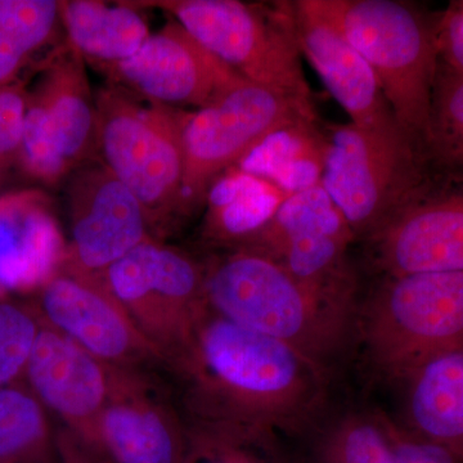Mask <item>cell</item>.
I'll use <instances>...</instances> for the list:
<instances>
[{
  "label": "cell",
  "instance_id": "83f0119b",
  "mask_svg": "<svg viewBox=\"0 0 463 463\" xmlns=\"http://www.w3.org/2000/svg\"><path fill=\"white\" fill-rule=\"evenodd\" d=\"M187 425L182 463H298L277 435L191 420Z\"/></svg>",
  "mask_w": 463,
  "mask_h": 463
},
{
  "label": "cell",
  "instance_id": "4dcf8cb0",
  "mask_svg": "<svg viewBox=\"0 0 463 463\" xmlns=\"http://www.w3.org/2000/svg\"><path fill=\"white\" fill-rule=\"evenodd\" d=\"M385 419L392 449H394L395 463H463V457L430 441L414 437L403 426Z\"/></svg>",
  "mask_w": 463,
  "mask_h": 463
},
{
  "label": "cell",
  "instance_id": "5bb4252c",
  "mask_svg": "<svg viewBox=\"0 0 463 463\" xmlns=\"http://www.w3.org/2000/svg\"><path fill=\"white\" fill-rule=\"evenodd\" d=\"M383 276L463 270V179L430 176L383 227L364 239Z\"/></svg>",
  "mask_w": 463,
  "mask_h": 463
},
{
  "label": "cell",
  "instance_id": "7402d4cb",
  "mask_svg": "<svg viewBox=\"0 0 463 463\" xmlns=\"http://www.w3.org/2000/svg\"><path fill=\"white\" fill-rule=\"evenodd\" d=\"M289 194L239 167L219 176L207 194L203 236L231 249L254 234Z\"/></svg>",
  "mask_w": 463,
  "mask_h": 463
},
{
  "label": "cell",
  "instance_id": "e0dca14e",
  "mask_svg": "<svg viewBox=\"0 0 463 463\" xmlns=\"http://www.w3.org/2000/svg\"><path fill=\"white\" fill-rule=\"evenodd\" d=\"M67 203L71 241L66 259L85 272L105 274L152 237L139 201L102 164H85L69 176Z\"/></svg>",
  "mask_w": 463,
  "mask_h": 463
},
{
  "label": "cell",
  "instance_id": "f546056e",
  "mask_svg": "<svg viewBox=\"0 0 463 463\" xmlns=\"http://www.w3.org/2000/svg\"><path fill=\"white\" fill-rule=\"evenodd\" d=\"M27 85L24 80L0 88V190L12 173H20Z\"/></svg>",
  "mask_w": 463,
  "mask_h": 463
},
{
  "label": "cell",
  "instance_id": "2e32d148",
  "mask_svg": "<svg viewBox=\"0 0 463 463\" xmlns=\"http://www.w3.org/2000/svg\"><path fill=\"white\" fill-rule=\"evenodd\" d=\"M112 379L114 365L43 322L24 381L60 423L61 449L81 447L90 439L111 392Z\"/></svg>",
  "mask_w": 463,
  "mask_h": 463
},
{
  "label": "cell",
  "instance_id": "8992f818",
  "mask_svg": "<svg viewBox=\"0 0 463 463\" xmlns=\"http://www.w3.org/2000/svg\"><path fill=\"white\" fill-rule=\"evenodd\" d=\"M361 315L371 364L404 383L434 356L463 345V270L383 276Z\"/></svg>",
  "mask_w": 463,
  "mask_h": 463
},
{
  "label": "cell",
  "instance_id": "6da1fadb",
  "mask_svg": "<svg viewBox=\"0 0 463 463\" xmlns=\"http://www.w3.org/2000/svg\"><path fill=\"white\" fill-rule=\"evenodd\" d=\"M326 368L294 347L216 315L209 307L167 362L191 421L298 434L322 405Z\"/></svg>",
  "mask_w": 463,
  "mask_h": 463
},
{
  "label": "cell",
  "instance_id": "277c9868",
  "mask_svg": "<svg viewBox=\"0 0 463 463\" xmlns=\"http://www.w3.org/2000/svg\"><path fill=\"white\" fill-rule=\"evenodd\" d=\"M132 7L163 9L210 53L249 83L281 94L318 121L292 27L289 2L136 0Z\"/></svg>",
  "mask_w": 463,
  "mask_h": 463
},
{
  "label": "cell",
  "instance_id": "484cf974",
  "mask_svg": "<svg viewBox=\"0 0 463 463\" xmlns=\"http://www.w3.org/2000/svg\"><path fill=\"white\" fill-rule=\"evenodd\" d=\"M61 26L56 0H0V88L16 83Z\"/></svg>",
  "mask_w": 463,
  "mask_h": 463
},
{
  "label": "cell",
  "instance_id": "52a82bcc",
  "mask_svg": "<svg viewBox=\"0 0 463 463\" xmlns=\"http://www.w3.org/2000/svg\"><path fill=\"white\" fill-rule=\"evenodd\" d=\"M322 187L356 237L397 214L430 179L421 149L402 129L340 124L325 132Z\"/></svg>",
  "mask_w": 463,
  "mask_h": 463
},
{
  "label": "cell",
  "instance_id": "7c38bea8",
  "mask_svg": "<svg viewBox=\"0 0 463 463\" xmlns=\"http://www.w3.org/2000/svg\"><path fill=\"white\" fill-rule=\"evenodd\" d=\"M355 240L322 184L291 194L272 218L233 248L268 255L298 281L355 307L354 274L347 249Z\"/></svg>",
  "mask_w": 463,
  "mask_h": 463
},
{
  "label": "cell",
  "instance_id": "d4e9b609",
  "mask_svg": "<svg viewBox=\"0 0 463 463\" xmlns=\"http://www.w3.org/2000/svg\"><path fill=\"white\" fill-rule=\"evenodd\" d=\"M422 155L430 175L463 179V71L440 61Z\"/></svg>",
  "mask_w": 463,
  "mask_h": 463
},
{
  "label": "cell",
  "instance_id": "30bf717a",
  "mask_svg": "<svg viewBox=\"0 0 463 463\" xmlns=\"http://www.w3.org/2000/svg\"><path fill=\"white\" fill-rule=\"evenodd\" d=\"M118 303L166 364L207 309L205 264L149 237L105 273Z\"/></svg>",
  "mask_w": 463,
  "mask_h": 463
},
{
  "label": "cell",
  "instance_id": "3957f363",
  "mask_svg": "<svg viewBox=\"0 0 463 463\" xmlns=\"http://www.w3.org/2000/svg\"><path fill=\"white\" fill-rule=\"evenodd\" d=\"M364 58L395 120L422 152L439 53L438 16L401 0H307Z\"/></svg>",
  "mask_w": 463,
  "mask_h": 463
},
{
  "label": "cell",
  "instance_id": "9a60e30c",
  "mask_svg": "<svg viewBox=\"0 0 463 463\" xmlns=\"http://www.w3.org/2000/svg\"><path fill=\"white\" fill-rule=\"evenodd\" d=\"M97 70L109 84L137 99L194 111L212 105L232 85L243 80L176 21L151 33L134 56Z\"/></svg>",
  "mask_w": 463,
  "mask_h": 463
},
{
  "label": "cell",
  "instance_id": "603a6c76",
  "mask_svg": "<svg viewBox=\"0 0 463 463\" xmlns=\"http://www.w3.org/2000/svg\"><path fill=\"white\" fill-rule=\"evenodd\" d=\"M326 145L317 123L298 121L267 137L237 167L291 196L321 184Z\"/></svg>",
  "mask_w": 463,
  "mask_h": 463
},
{
  "label": "cell",
  "instance_id": "7a4b0ae2",
  "mask_svg": "<svg viewBox=\"0 0 463 463\" xmlns=\"http://www.w3.org/2000/svg\"><path fill=\"white\" fill-rule=\"evenodd\" d=\"M203 264L206 304L216 315L288 344L326 370L345 345L355 307L298 281L268 255L232 248Z\"/></svg>",
  "mask_w": 463,
  "mask_h": 463
},
{
  "label": "cell",
  "instance_id": "9c48e42d",
  "mask_svg": "<svg viewBox=\"0 0 463 463\" xmlns=\"http://www.w3.org/2000/svg\"><path fill=\"white\" fill-rule=\"evenodd\" d=\"M312 120L294 102L246 80L232 85L206 108L188 111L183 125V216L205 205L219 176L286 125Z\"/></svg>",
  "mask_w": 463,
  "mask_h": 463
},
{
  "label": "cell",
  "instance_id": "44dd1931",
  "mask_svg": "<svg viewBox=\"0 0 463 463\" xmlns=\"http://www.w3.org/2000/svg\"><path fill=\"white\" fill-rule=\"evenodd\" d=\"M60 17L66 44L96 69L134 56L151 36L138 9L125 2L62 0Z\"/></svg>",
  "mask_w": 463,
  "mask_h": 463
},
{
  "label": "cell",
  "instance_id": "4fadbf2b",
  "mask_svg": "<svg viewBox=\"0 0 463 463\" xmlns=\"http://www.w3.org/2000/svg\"><path fill=\"white\" fill-rule=\"evenodd\" d=\"M32 298L45 325L106 364L167 373L165 358L118 303L105 274L85 272L65 258Z\"/></svg>",
  "mask_w": 463,
  "mask_h": 463
},
{
  "label": "cell",
  "instance_id": "1f68e13d",
  "mask_svg": "<svg viewBox=\"0 0 463 463\" xmlns=\"http://www.w3.org/2000/svg\"><path fill=\"white\" fill-rule=\"evenodd\" d=\"M439 61L463 71V0L452 2L438 16Z\"/></svg>",
  "mask_w": 463,
  "mask_h": 463
},
{
  "label": "cell",
  "instance_id": "8fae6325",
  "mask_svg": "<svg viewBox=\"0 0 463 463\" xmlns=\"http://www.w3.org/2000/svg\"><path fill=\"white\" fill-rule=\"evenodd\" d=\"M160 373L114 367L111 392L90 439L63 463H182L187 419Z\"/></svg>",
  "mask_w": 463,
  "mask_h": 463
},
{
  "label": "cell",
  "instance_id": "f1b7e54d",
  "mask_svg": "<svg viewBox=\"0 0 463 463\" xmlns=\"http://www.w3.org/2000/svg\"><path fill=\"white\" fill-rule=\"evenodd\" d=\"M42 327L33 298L0 297V389L24 380Z\"/></svg>",
  "mask_w": 463,
  "mask_h": 463
},
{
  "label": "cell",
  "instance_id": "ba28073f",
  "mask_svg": "<svg viewBox=\"0 0 463 463\" xmlns=\"http://www.w3.org/2000/svg\"><path fill=\"white\" fill-rule=\"evenodd\" d=\"M85 61L65 44L27 88L20 174L53 187L97 155L96 97Z\"/></svg>",
  "mask_w": 463,
  "mask_h": 463
},
{
  "label": "cell",
  "instance_id": "4316f807",
  "mask_svg": "<svg viewBox=\"0 0 463 463\" xmlns=\"http://www.w3.org/2000/svg\"><path fill=\"white\" fill-rule=\"evenodd\" d=\"M298 463H395L383 414L349 412L327 423Z\"/></svg>",
  "mask_w": 463,
  "mask_h": 463
},
{
  "label": "cell",
  "instance_id": "5b68a950",
  "mask_svg": "<svg viewBox=\"0 0 463 463\" xmlns=\"http://www.w3.org/2000/svg\"><path fill=\"white\" fill-rule=\"evenodd\" d=\"M94 97L100 164L139 201L155 237L183 216V125L190 109L146 102L112 84Z\"/></svg>",
  "mask_w": 463,
  "mask_h": 463
},
{
  "label": "cell",
  "instance_id": "d6986e66",
  "mask_svg": "<svg viewBox=\"0 0 463 463\" xmlns=\"http://www.w3.org/2000/svg\"><path fill=\"white\" fill-rule=\"evenodd\" d=\"M66 254L47 194L36 188L0 194V297L33 294Z\"/></svg>",
  "mask_w": 463,
  "mask_h": 463
},
{
  "label": "cell",
  "instance_id": "cb8c5ba5",
  "mask_svg": "<svg viewBox=\"0 0 463 463\" xmlns=\"http://www.w3.org/2000/svg\"><path fill=\"white\" fill-rule=\"evenodd\" d=\"M0 463H63L53 419L24 380L0 389Z\"/></svg>",
  "mask_w": 463,
  "mask_h": 463
},
{
  "label": "cell",
  "instance_id": "ac0fdd59",
  "mask_svg": "<svg viewBox=\"0 0 463 463\" xmlns=\"http://www.w3.org/2000/svg\"><path fill=\"white\" fill-rule=\"evenodd\" d=\"M289 8L301 56L349 116V123L371 130L402 129L376 75L358 51L307 0L289 2Z\"/></svg>",
  "mask_w": 463,
  "mask_h": 463
},
{
  "label": "cell",
  "instance_id": "ffe728a7",
  "mask_svg": "<svg viewBox=\"0 0 463 463\" xmlns=\"http://www.w3.org/2000/svg\"><path fill=\"white\" fill-rule=\"evenodd\" d=\"M404 383L405 430L463 457V345L434 356Z\"/></svg>",
  "mask_w": 463,
  "mask_h": 463
}]
</instances>
